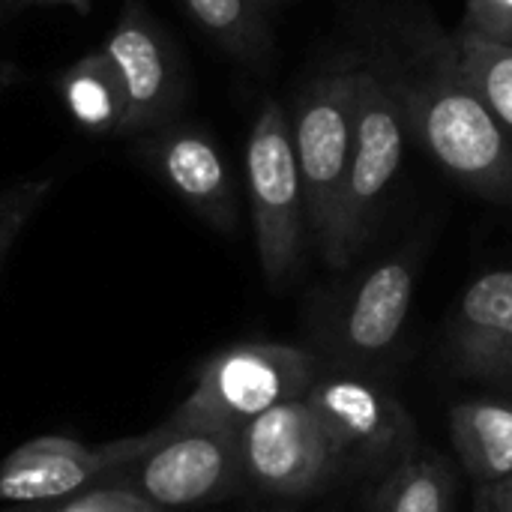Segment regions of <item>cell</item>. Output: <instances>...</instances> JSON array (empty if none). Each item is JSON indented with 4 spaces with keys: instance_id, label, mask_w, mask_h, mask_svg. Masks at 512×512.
I'll return each mask as SVG.
<instances>
[{
    "instance_id": "1",
    "label": "cell",
    "mask_w": 512,
    "mask_h": 512,
    "mask_svg": "<svg viewBox=\"0 0 512 512\" xmlns=\"http://www.w3.org/2000/svg\"><path fill=\"white\" fill-rule=\"evenodd\" d=\"M408 132L474 195L512 207V138L480 93L462 78L447 48L414 81H402Z\"/></svg>"
},
{
    "instance_id": "2",
    "label": "cell",
    "mask_w": 512,
    "mask_h": 512,
    "mask_svg": "<svg viewBox=\"0 0 512 512\" xmlns=\"http://www.w3.org/2000/svg\"><path fill=\"white\" fill-rule=\"evenodd\" d=\"M318 357L285 342H237L210 354L189 396L165 420L177 432H240L264 411L303 399Z\"/></svg>"
},
{
    "instance_id": "3",
    "label": "cell",
    "mask_w": 512,
    "mask_h": 512,
    "mask_svg": "<svg viewBox=\"0 0 512 512\" xmlns=\"http://www.w3.org/2000/svg\"><path fill=\"white\" fill-rule=\"evenodd\" d=\"M357 72L351 60L312 78L291 117L294 153L306 198L309 234L327 267L339 270L342 240V207L345 180L354 144V111H357Z\"/></svg>"
},
{
    "instance_id": "4",
    "label": "cell",
    "mask_w": 512,
    "mask_h": 512,
    "mask_svg": "<svg viewBox=\"0 0 512 512\" xmlns=\"http://www.w3.org/2000/svg\"><path fill=\"white\" fill-rule=\"evenodd\" d=\"M246 186L264 279L273 288H282L303 264L309 216L291 117L273 96L264 99L246 141Z\"/></svg>"
},
{
    "instance_id": "5",
    "label": "cell",
    "mask_w": 512,
    "mask_h": 512,
    "mask_svg": "<svg viewBox=\"0 0 512 512\" xmlns=\"http://www.w3.org/2000/svg\"><path fill=\"white\" fill-rule=\"evenodd\" d=\"M306 402L324 426L339 474L375 477L381 483L423 447L405 405L378 381L318 372Z\"/></svg>"
},
{
    "instance_id": "6",
    "label": "cell",
    "mask_w": 512,
    "mask_h": 512,
    "mask_svg": "<svg viewBox=\"0 0 512 512\" xmlns=\"http://www.w3.org/2000/svg\"><path fill=\"white\" fill-rule=\"evenodd\" d=\"M408 135L402 81H390L381 72L360 66L357 72V111L354 144L345 180L339 270L348 267L375 237L387 192L402 168Z\"/></svg>"
},
{
    "instance_id": "7",
    "label": "cell",
    "mask_w": 512,
    "mask_h": 512,
    "mask_svg": "<svg viewBox=\"0 0 512 512\" xmlns=\"http://www.w3.org/2000/svg\"><path fill=\"white\" fill-rule=\"evenodd\" d=\"M159 429V441L108 480L132 486L165 512L222 501L246 483L234 432H177L168 423Z\"/></svg>"
},
{
    "instance_id": "8",
    "label": "cell",
    "mask_w": 512,
    "mask_h": 512,
    "mask_svg": "<svg viewBox=\"0 0 512 512\" xmlns=\"http://www.w3.org/2000/svg\"><path fill=\"white\" fill-rule=\"evenodd\" d=\"M246 483L276 498H306L339 477L330 441L312 405L282 402L237 432Z\"/></svg>"
},
{
    "instance_id": "9",
    "label": "cell",
    "mask_w": 512,
    "mask_h": 512,
    "mask_svg": "<svg viewBox=\"0 0 512 512\" xmlns=\"http://www.w3.org/2000/svg\"><path fill=\"white\" fill-rule=\"evenodd\" d=\"M102 45L117 63L126 87V120L120 138L150 132L180 117L186 102V66L144 0L120 3L114 30Z\"/></svg>"
},
{
    "instance_id": "10",
    "label": "cell",
    "mask_w": 512,
    "mask_h": 512,
    "mask_svg": "<svg viewBox=\"0 0 512 512\" xmlns=\"http://www.w3.org/2000/svg\"><path fill=\"white\" fill-rule=\"evenodd\" d=\"M159 426L138 438L84 447L69 438H33L0 459V507L45 504L84 492L144 456L159 441Z\"/></svg>"
},
{
    "instance_id": "11",
    "label": "cell",
    "mask_w": 512,
    "mask_h": 512,
    "mask_svg": "<svg viewBox=\"0 0 512 512\" xmlns=\"http://www.w3.org/2000/svg\"><path fill=\"white\" fill-rule=\"evenodd\" d=\"M138 159L210 228L231 234L240 222L237 183L216 138L189 120L135 135Z\"/></svg>"
},
{
    "instance_id": "12",
    "label": "cell",
    "mask_w": 512,
    "mask_h": 512,
    "mask_svg": "<svg viewBox=\"0 0 512 512\" xmlns=\"http://www.w3.org/2000/svg\"><path fill=\"white\" fill-rule=\"evenodd\" d=\"M414 291V255H390L366 270L333 315V351L348 363H366L396 348L414 303Z\"/></svg>"
},
{
    "instance_id": "13",
    "label": "cell",
    "mask_w": 512,
    "mask_h": 512,
    "mask_svg": "<svg viewBox=\"0 0 512 512\" xmlns=\"http://www.w3.org/2000/svg\"><path fill=\"white\" fill-rule=\"evenodd\" d=\"M450 354L468 378H512V270H489L462 291Z\"/></svg>"
},
{
    "instance_id": "14",
    "label": "cell",
    "mask_w": 512,
    "mask_h": 512,
    "mask_svg": "<svg viewBox=\"0 0 512 512\" xmlns=\"http://www.w3.org/2000/svg\"><path fill=\"white\" fill-rule=\"evenodd\" d=\"M450 438L465 474L477 486L512 480V405L468 399L450 408Z\"/></svg>"
},
{
    "instance_id": "15",
    "label": "cell",
    "mask_w": 512,
    "mask_h": 512,
    "mask_svg": "<svg viewBox=\"0 0 512 512\" xmlns=\"http://www.w3.org/2000/svg\"><path fill=\"white\" fill-rule=\"evenodd\" d=\"M69 117L93 135H120L126 120V87L105 45L81 54L57 78Z\"/></svg>"
},
{
    "instance_id": "16",
    "label": "cell",
    "mask_w": 512,
    "mask_h": 512,
    "mask_svg": "<svg viewBox=\"0 0 512 512\" xmlns=\"http://www.w3.org/2000/svg\"><path fill=\"white\" fill-rule=\"evenodd\" d=\"M189 15L237 60L261 66L273 51L264 0H180Z\"/></svg>"
},
{
    "instance_id": "17",
    "label": "cell",
    "mask_w": 512,
    "mask_h": 512,
    "mask_svg": "<svg viewBox=\"0 0 512 512\" xmlns=\"http://www.w3.org/2000/svg\"><path fill=\"white\" fill-rule=\"evenodd\" d=\"M456 477L447 459L420 447L378 483L375 512H453Z\"/></svg>"
},
{
    "instance_id": "18",
    "label": "cell",
    "mask_w": 512,
    "mask_h": 512,
    "mask_svg": "<svg viewBox=\"0 0 512 512\" xmlns=\"http://www.w3.org/2000/svg\"><path fill=\"white\" fill-rule=\"evenodd\" d=\"M444 48L512 138V45L459 30Z\"/></svg>"
},
{
    "instance_id": "19",
    "label": "cell",
    "mask_w": 512,
    "mask_h": 512,
    "mask_svg": "<svg viewBox=\"0 0 512 512\" xmlns=\"http://www.w3.org/2000/svg\"><path fill=\"white\" fill-rule=\"evenodd\" d=\"M0 512H165L153 501L138 495L132 486L120 480H102L84 492H75L69 498L45 501V504H21V507H6Z\"/></svg>"
},
{
    "instance_id": "20",
    "label": "cell",
    "mask_w": 512,
    "mask_h": 512,
    "mask_svg": "<svg viewBox=\"0 0 512 512\" xmlns=\"http://www.w3.org/2000/svg\"><path fill=\"white\" fill-rule=\"evenodd\" d=\"M54 180L51 177H36V180H21L0 192V261L12 249V243L21 237L27 222L36 216V210L45 204L51 195Z\"/></svg>"
},
{
    "instance_id": "21",
    "label": "cell",
    "mask_w": 512,
    "mask_h": 512,
    "mask_svg": "<svg viewBox=\"0 0 512 512\" xmlns=\"http://www.w3.org/2000/svg\"><path fill=\"white\" fill-rule=\"evenodd\" d=\"M459 30L512 45V0H468Z\"/></svg>"
},
{
    "instance_id": "22",
    "label": "cell",
    "mask_w": 512,
    "mask_h": 512,
    "mask_svg": "<svg viewBox=\"0 0 512 512\" xmlns=\"http://www.w3.org/2000/svg\"><path fill=\"white\" fill-rule=\"evenodd\" d=\"M474 512H501L498 504L492 501L489 489L486 486H477V495H474Z\"/></svg>"
},
{
    "instance_id": "23",
    "label": "cell",
    "mask_w": 512,
    "mask_h": 512,
    "mask_svg": "<svg viewBox=\"0 0 512 512\" xmlns=\"http://www.w3.org/2000/svg\"><path fill=\"white\" fill-rule=\"evenodd\" d=\"M489 489V495H492V501L498 504V510L501 512H512V495L504 489V486H486Z\"/></svg>"
},
{
    "instance_id": "24",
    "label": "cell",
    "mask_w": 512,
    "mask_h": 512,
    "mask_svg": "<svg viewBox=\"0 0 512 512\" xmlns=\"http://www.w3.org/2000/svg\"><path fill=\"white\" fill-rule=\"evenodd\" d=\"M24 3H39V6H75L78 12L90 9V0H24Z\"/></svg>"
},
{
    "instance_id": "25",
    "label": "cell",
    "mask_w": 512,
    "mask_h": 512,
    "mask_svg": "<svg viewBox=\"0 0 512 512\" xmlns=\"http://www.w3.org/2000/svg\"><path fill=\"white\" fill-rule=\"evenodd\" d=\"M498 486H504V489L512 495V480H507V483H498Z\"/></svg>"
},
{
    "instance_id": "26",
    "label": "cell",
    "mask_w": 512,
    "mask_h": 512,
    "mask_svg": "<svg viewBox=\"0 0 512 512\" xmlns=\"http://www.w3.org/2000/svg\"><path fill=\"white\" fill-rule=\"evenodd\" d=\"M264 3H267V6H273V3H282V0H264Z\"/></svg>"
}]
</instances>
